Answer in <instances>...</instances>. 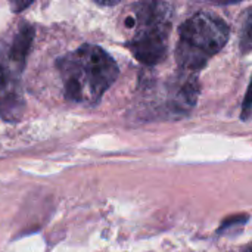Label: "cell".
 <instances>
[{"label":"cell","instance_id":"1","mask_svg":"<svg viewBox=\"0 0 252 252\" xmlns=\"http://www.w3.org/2000/svg\"><path fill=\"white\" fill-rule=\"evenodd\" d=\"M65 96L83 105H96L118 77V65L99 46L83 44L56 61Z\"/></svg>","mask_w":252,"mask_h":252},{"label":"cell","instance_id":"2","mask_svg":"<svg viewBox=\"0 0 252 252\" xmlns=\"http://www.w3.org/2000/svg\"><path fill=\"white\" fill-rule=\"evenodd\" d=\"M170 7L161 0H142L133 6L126 25L133 30L127 47L143 65L161 63L168 53Z\"/></svg>","mask_w":252,"mask_h":252},{"label":"cell","instance_id":"3","mask_svg":"<svg viewBox=\"0 0 252 252\" xmlns=\"http://www.w3.org/2000/svg\"><path fill=\"white\" fill-rule=\"evenodd\" d=\"M229 35L230 30L221 18L205 12L190 16L179 30L177 63L182 69L190 72L202 69L224 47Z\"/></svg>","mask_w":252,"mask_h":252},{"label":"cell","instance_id":"4","mask_svg":"<svg viewBox=\"0 0 252 252\" xmlns=\"http://www.w3.org/2000/svg\"><path fill=\"white\" fill-rule=\"evenodd\" d=\"M22 72L6 53L0 50V117L4 121H18L24 111L18 77Z\"/></svg>","mask_w":252,"mask_h":252},{"label":"cell","instance_id":"5","mask_svg":"<svg viewBox=\"0 0 252 252\" xmlns=\"http://www.w3.org/2000/svg\"><path fill=\"white\" fill-rule=\"evenodd\" d=\"M32 40H34V28L28 24H22L18 32L15 34V37L12 38L9 50L6 52L7 58L21 69H24L25 66V61L31 49Z\"/></svg>","mask_w":252,"mask_h":252},{"label":"cell","instance_id":"6","mask_svg":"<svg viewBox=\"0 0 252 252\" xmlns=\"http://www.w3.org/2000/svg\"><path fill=\"white\" fill-rule=\"evenodd\" d=\"M239 46L244 55L252 52V7L247 9L241 19L239 31Z\"/></svg>","mask_w":252,"mask_h":252},{"label":"cell","instance_id":"7","mask_svg":"<svg viewBox=\"0 0 252 252\" xmlns=\"http://www.w3.org/2000/svg\"><path fill=\"white\" fill-rule=\"evenodd\" d=\"M241 118L242 121H251L252 120V78L250 83V87L245 93L244 102H242V111H241Z\"/></svg>","mask_w":252,"mask_h":252},{"label":"cell","instance_id":"8","mask_svg":"<svg viewBox=\"0 0 252 252\" xmlns=\"http://www.w3.org/2000/svg\"><path fill=\"white\" fill-rule=\"evenodd\" d=\"M248 221V216H236V217H229L227 220L223 221L221 227L219 229V233H224V232H230L235 226L242 227L245 223Z\"/></svg>","mask_w":252,"mask_h":252},{"label":"cell","instance_id":"9","mask_svg":"<svg viewBox=\"0 0 252 252\" xmlns=\"http://www.w3.org/2000/svg\"><path fill=\"white\" fill-rule=\"evenodd\" d=\"M35 0H9V4H10V9L15 12V13H19L22 10H25L30 4H32Z\"/></svg>","mask_w":252,"mask_h":252},{"label":"cell","instance_id":"10","mask_svg":"<svg viewBox=\"0 0 252 252\" xmlns=\"http://www.w3.org/2000/svg\"><path fill=\"white\" fill-rule=\"evenodd\" d=\"M96 3H99V4H102V6H114V4H117L120 0H94Z\"/></svg>","mask_w":252,"mask_h":252},{"label":"cell","instance_id":"11","mask_svg":"<svg viewBox=\"0 0 252 252\" xmlns=\"http://www.w3.org/2000/svg\"><path fill=\"white\" fill-rule=\"evenodd\" d=\"M217 4H235V3H239L241 0H211Z\"/></svg>","mask_w":252,"mask_h":252},{"label":"cell","instance_id":"12","mask_svg":"<svg viewBox=\"0 0 252 252\" xmlns=\"http://www.w3.org/2000/svg\"><path fill=\"white\" fill-rule=\"evenodd\" d=\"M245 252H252V245H250V247L247 248V251H245Z\"/></svg>","mask_w":252,"mask_h":252}]
</instances>
